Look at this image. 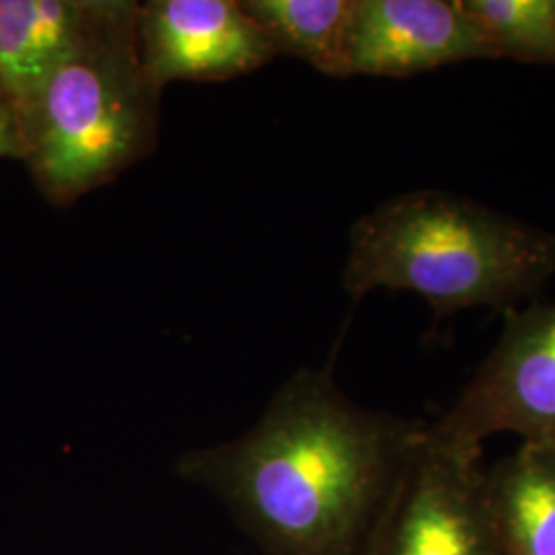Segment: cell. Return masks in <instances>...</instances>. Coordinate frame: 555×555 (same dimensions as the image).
I'll list each match as a JSON object with an SVG mask.
<instances>
[{
  "label": "cell",
  "instance_id": "cell-8",
  "mask_svg": "<svg viewBox=\"0 0 555 555\" xmlns=\"http://www.w3.org/2000/svg\"><path fill=\"white\" fill-rule=\"evenodd\" d=\"M93 0H0V89L21 118L79 43Z\"/></svg>",
  "mask_w": 555,
  "mask_h": 555
},
{
  "label": "cell",
  "instance_id": "cell-6",
  "mask_svg": "<svg viewBox=\"0 0 555 555\" xmlns=\"http://www.w3.org/2000/svg\"><path fill=\"white\" fill-rule=\"evenodd\" d=\"M142 64L165 89L173 80H229L278 59L241 0H149L139 4Z\"/></svg>",
  "mask_w": 555,
  "mask_h": 555
},
{
  "label": "cell",
  "instance_id": "cell-11",
  "mask_svg": "<svg viewBox=\"0 0 555 555\" xmlns=\"http://www.w3.org/2000/svg\"><path fill=\"white\" fill-rule=\"evenodd\" d=\"M481 21L496 59L555 66V0H463Z\"/></svg>",
  "mask_w": 555,
  "mask_h": 555
},
{
  "label": "cell",
  "instance_id": "cell-2",
  "mask_svg": "<svg viewBox=\"0 0 555 555\" xmlns=\"http://www.w3.org/2000/svg\"><path fill=\"white\" fill-rule=\"evenodd\" d=\"M555 274V235L444 190L387 199L350 229L344 288L352 305L373 291L426 298L435 323L461 311L516 307Z\"/></svg>",
  "mask_w": 555,
  "mask_h": 555
},
{
  "label": "cell",
  "instance_id": "cell-12",
  "mask_svg": "<svg viewBox=\"0 0 555 555\" xmlns=\"http://www.w3.org/2000/svg\"><path fill=\"white\" fill-rule=\"evenodd\" d=\"M25 157V132L17 107L0 95V159Z\"/></svg>",
  "mask_w": 555,
  "mask_h": 555
},
{
  "label": "cell",
  "instance_id": "cell-7",
  "mask_svg": "<svg viewBox=\"0 0 555 555\" xmlns=\"http://www.w3.org/2000/svg\"><path fill=\"white\" fill-rule=\"evenodd\" d=\"M350 77L408 79L449 64L498 60L463 0H357Z\"/></svg>",
  "mask_w": 555,
  "mask_h": 555
},
{
  "label": "cell",
  "instance_id": "cell-5",
  "mask_svg": "<svg viewBox=\"0 0 555 555\" xmlns=\"http://www.w3.org/2000/svg\"><path fill=\"white\" fill-rule=\"evenodd\" d=\"M481 453L447 444L426 426L373 555H498Z\"/></svg>",
  "mask_w": 555,
  "mask_h": 555
},
{
  "label": "cell",
  "instance_id": "cell-13",
  "mask_svg": "<svg viewBox=\"0 0 555 555\" xmlns=\"http://www.w3.org/2000/svg\"><path fill=\"white\" fill-rule=\"evenodd\" d=\"M0 95H2V89H0Z\"/></svg>",
  "mask_w": 555,
  "mask_h": 555
},
{
  "label": "cell",
  "instance_id": "cell-3",
  "mask_svg": "<svg viewBox=\"0 0 555 555\" xmlns=\"http://www.w3.org/2000/svg\"><path fill=\"white\" fill-rule=\"evenodd\" d=\"M140 2L93 0L79 43L21 118L38 190L70 206L149 157L159 139V89L140 59Z\"/></svg>",
  "mask_w": 555,
  "mask_h": 555
},
{
  "label": "cell",
  "instance_id": "cell-4",
  "mask_svg": "<svg viewBox=\"0 0 555 555\" xmlns=\"http://www.w3.org/2000/svg\"><path fill=\"white\" fill-rule=\"evenodd\" d=\"M428 433L467 451L500 433L555 447V302L504 311L494 348Z\"/></svg>",
  "mask_w": 555,
  "mask_h": 555
},
{
  "label": "cell",
  "instance_id": "cell-1",
  "mask_svg": "<svg viewBox=\"0 0 555 555\" xmlns=\"http://www.w3.org/2000/svg\"><path fill=\"white\" fill-rule=\"evenodd\" d=\"M428 422L362 408L300 369L241 437L179 455L263 555H373Z\"/></svg>",
  "mask_w": 555,
  "mask_h": 555
},
{
  "label": "cell",
  "instance_id": "cell-10",
  "mask_svg": "<svg viewBox=\"0 0 555 555\" xmlns=\"http://www.w3.org/2000/svg\"><path fill=\"white\" fill-rule=\"evenodd\" d=\"M276 56H291L334 79L350 77L357 0H241Z\"/></svg>",
  "mask_w": 555,
  "mask_h": 555
},
{
  "label": "cell",
  "instance_id": "cell-9",
  "mask_svg": "<svg viewBox=\"0 0 555 555\" xmlns=\"http://www.w3.org/2000/svg\"><path fill=\"white\" fill-rule=\"evenodd\" d=\"M498 555H555V447L520 444L483 474Z\"/></svg>",
  "mask_w": 555,
  "mask_h": 555
}]
</instances>
